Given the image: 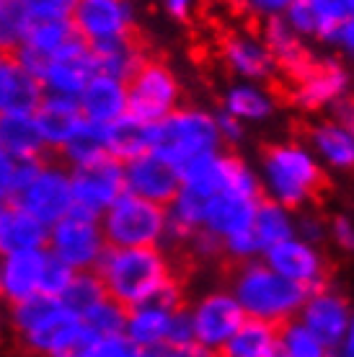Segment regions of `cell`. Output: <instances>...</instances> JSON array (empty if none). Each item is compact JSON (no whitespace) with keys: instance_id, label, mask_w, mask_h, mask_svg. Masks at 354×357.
Wrapping results in <instances>:
<instances>
[{"instance_id":"cell-13","label":"cell","mask_w":354,"mask_h":357,"mask_svg":"<svg viewBox=\"0 0 354 357\" xmlns=\"http://www.w3.org/2000/svg\"><path fill=\"white\" fill-rule=\"evenodd\" d=\"M75 34L86 45H101L134 31V10L130 0H78L70 13Z\"/></svg>"},{"instance_id":"cell-8","label":"cell","mask_w":354,"mask_h":357,"mask_svg":"<svg viewBox=\"0 0 354 357\" xmlns=\"http://www.w3.org/2000/svg\"><path fill=\"white\" fill-rule=\"evenodd\" d=\"M178 98H181V86L176 73L151 54L127 81V114L137 116L148 125H155L166 119L174 109H178Z\"/></svg>"},{"instance_id":"cell-18","label":"cell","mask_w":354,"mask_h":357,"mask_svg":"<svg viewBox=\"0 0 354 357\" xmlns=\"http://www.w3.org/2000/svg\"><path fill=\"white\" fill-rule=\"evenodd\" d=\"M354 0H293L284 10V21L298 36L323 42L331 31L352 21Z\"/></svg>"},{"instance_id":"cell-33","label":"cell","mask_w":354,"mask_h":357,"mask_svg":"<svg viewBox=\"0 0 354 357\" xmlns=\"http://www.w3.org/2000/svg\"><path fill=\"white\" fill-rule=\"evenodd\" d=\"M251 233H254V241L259 246V254H264L275 243L295 236L293 210H287V207H282L279 202L269 199V197H261L256 202V210H254Z\"/></svg>"},{"instance_id":"cell-44","label":"cell","mask_w":354,"mask_h":357,"mask_svg":"<svg viewBox=\"0 0 354 357\" xmlns=\"http://www.w3.org/2000/svg\"><path fill=\"white\" fill-rule=\"evenodd\" d=\"M293 0H240V6L246 10L248 16L254 18H277L284 16V10Z\"/></svg>"},{"instance_id":"cell-30","label":"cell","mask_w":354,"mask_h":357,"mask_svg":"<svg viewBox=\"0 0 354 357\" xmlns=\"http://www.w3.org/2000/svg\"><path fill=\"white\" fill-rule=\"evenodd\" d=\"M310 145L313 155L331 166V169H352L354 163V135L349 122L341 119H326L310 130Z\"/></svg>"},{"instance_id":"cell-35","label":"cell","mask_w":354,"mask_h":357,"mask_svg":"<svg viewBox=\"0 0 354 357\" xmlns=\"http://www.w3.org/2000/svg\"><path fill=\"white\" fill-rule=\"evenodd\" d=\"M60 153L62 158L70 163V169H83V166H91V163L107 158V127L83 119L78 130L72 132L70 140L62 145Z\"/></svg>"},{"instance_id":"cell-25","label":"cell","mask_w":354,"mask_h":357,"mask_svg":"<svg viewBox=\"0 0 354 357\" xmlns=\"http://www.w3.org/2000/svg\"><path fill=\"white\" fill-rule=\"evenodd\" d=\"M45 91L34 75L21 68L13 54H0V114L6 112H26L31 114Z\"/></svg>"},{"instance_id":"cell-37","label":"cell","mask_w":354,"mask_h":357,"mask_svg":"<svg viewBox=\"0 0 354 357\" xmlns=\"http://www.w3.org/2000/svg\"><path fill=\"white\" fill-rule=\"evenodd\" d=\"M107 298V290H104V282L101 277L96 275V269L91 272H75L70 280V285L65 287V293L60 295V303L65 308H70L75 316H83V313L93 308L98 301Z\"/></svg>"},{"instance_id":"cell-5","label":"cell","mask_w":354,"mask_h":357,"mask_svg":"<svg viewBox=\"0 0 354 357\" xmlns=\"http://www.w3.org/2000/svg\"><path fill=\"white\" fill-rule=\"evenodd\" d=\"M109 249H140L160 246L169 233L166 207L124 192L98 218Z\"/></svg>"},{"instance_id":"cell-52","label":"cell","mask_w":354,"mask_h":357,"mask_svg":"<svg viewBox=\"0 0 354 357\" xmlns=\"http://www.w3.org/2000/svg\"><path fill=\"white\" fill-rule=\"evenodd\" d=\"M137 357H169L166 349H148V352H140Z\"/></svg>"},{"instance_id":"cell-9","label":"cell","mask_w":354,"mask_h":357,"mask_svg":"<svg viewBox=\"0 0 354 357\" xmlns=\"http://www.w3.org/2000/svg\"><path fill=\"white\" fill-rule=\"evenodd\" d=\"M47 246L54 259L68 264L72 272H91L98 267V261L109 249L104 233L98 225V218L88 213L72 210L62 220L49 225Z\"/></svg>"},{"instance_id":"cell-20","label":"cell","mask_w":354,"mask_h":357,"mask_svg":"<svg viewBox=\"0 0 354 357\" xmlns=\"http://www.w3.org/2000/svg\"><path fill=\"white\" fill-rule=\"evenodd\" d=\"M222 63L246 81H269L277 75V65L261 36L246 31H233L222 39Z\"/></svg>"},{"instance_id":"cell-42","label":"cell","mask_w":354,"mask_h":357,"mask_svg":"<svg viewBox=\"0 0 354 357\" xmlns=\"http://www.w3.org/2000/svg\"><path fill=\"white\" fill-rule=\"evenodd\" d=\"M137 355H140V349L134 347L124 334L98 337L88 352V357H137Z\"/></svg>"},{"instance_id":"cell-4","label":"cell","mask_w":354,"mask_h":357,"mask_svg":"<svg viewBox=\"0 0 354 357\" xmlns=\"http://www.w3.org/2000/svg\"><path fill=\"white\" fill-rule=\"evenodd\" d=\"M21 210L34 215L47 228L72 213V184L70 171L47 161H16L13 174V199Z\"/></svg>"},{"instance_id":"cell-24","label":"cell","mask_w":354,"mask_h":357,"mask_svg":"<svg viewBox=\"0 0 354 357\" xmlns=\"http://www.w3.org/2000/svg\"><path fill=\"white\" fill-rule=\"evenodd\" d=\"M31 114L47 151H62V145L70 140L72 132L83 122L78 101L68 96H54V93H45Z\"/></svg>"},{"instance_id":"cell-10","label":"cell","mask_w":354,"mask_h":357,"mask_svg":"<svg viewBox=\"0 0 354 357\" xmlns=\"http://www.w3.org/2000/svg\"><path fill=\"white\" fill-rule=\"evenodd\" d=\"M192 331H194V344L204 355H220L222 347L228 344L233 331L238 329L246 313L240 311L238 301L228 290H213L202 295L192 308Z\"/></svg>"},{"instance_id":"cell-28","label":"cell","mask_w":354,"mask_h":357,"mask_svg":"<svg viewBox=\"0 0 354 357\" xmlns=\"http://www.w3.org/2000/svg\"><path fill=\"white\" fill-rule=\"evenodd\" d=\"M0 151L13 161H36L45 158V143L36 130L34 114L26 112H6L0 114Z\"/></svg>"},{"instance_id":"cell-43","label":"cell","mask_w":354,"mask_h":357,"mask_svg":"<svg viewBox=\"0 0 354 357\" xmlns=\"http://www.w3.org/2000/svg\"><path fill=\"white\" fill-rule=\"evenodd\" d=\"M78 0H26L31 21L36 18H70Z\"/></svg>"},{"instance_id":"cell-17","label":"cell","mask_w":354,"mask_h":357,"mask_svg":"<svg viewBox=\"0 0 354 357\" xmlns=\"http://www.w3.org/2000/svg\"><path fill=\"white\" fill-rule=\"evenodd\" d=\"M96 75V65H93V54L91 47L83 39H75L72 45H68L62 52H57L47 63V68L39 75V86L45 93H54V96H68L78 98L83 86Z\"/></svg>"},{"instance_id":"cell-6","label":"cell","mask_w":354,"mask_h":357,"mask_svg":"<svg viewBox=\"0 0 354 357\" xmlns=\"http://www.w3.org/2000/svg\"><path fill=\"white\" fill-rule=\"evenodd\" d=\"M10 321L26 349L42 357H52L75 337L83 326L78 316L65 308L57 298L34 295L10 305Z\"/></svg>"},{"instance_id":"cell-38","label":"cell","mask_w":354,"mask_h":357,"mask_svg":"<svg viewBox=\"0 0 354 357\" xmlns=\"http://www.w3.org/2000/svg\"><path fill=\"white\" fill-rule=\"evenodd\" d=\"M279 357H328V347L293 319L279 326Z\"/></svg>"},{"instance_id":"cell-11","label":"cell","mask_w":354,"mask_h":357,"mask_svg":"<svg viewBox=\"0 0 354 357\" xmlns=\"http://www.w3.org/2000/svg\"><path fill=\"white\" fill-rule=\"evenodd\" d=\"M264 264L284 280L305 287L308 293L328 285V277H331V261L326 254L316 243L302 241L298 236H290L275 243L272 249H266Z\"/></svg>"},{"instance_id":"cell-41","label":"cell","mask_w":354,"mask_h":357,"mask_svg":"<svg viewBox=\"0 0 354 357\" xmlns=\"http://www.w3.org/2000/svg\"><path fill=\"white\" fill-rule=\"evenodd\" d=\"M166 347H169V349L197 347V344H194V331H192V319H189V308H178V311H174V316H171Z\"/></svg>"},{"instance_id":"cell-14","label":"cell","mask_w":354,"mask_h":357,"mask_svg":"<svg viewBox=\"0 0 354 357\" xmlns=\"http://www.w3.org/2000/svg\"><path fill=\"white\" fill-rule=\"evenodd\" d=\"M122 169L124 192L158 202L163 207L169 205L181 189V169L155 151H148L132 158V161L122 163Z\"/></svg>"},{"instance_id":"cell-29","label":"cell","mask_w":354,"mask_h":357,"mask_svg":"<svg viewBox=\"0 0 354 357\" xmlns=\"http://www.w3.org/2000/svg\"><path fill=\"white\" fill-rule=\"evenodd\" d=\"M174 311L160 308L153 303H142L134 308H127V321H124V337L132 342L140 352L148 349H163L169 340V326Z\"/></svg>"},{"instance_id":"cell-15","label":"cell","mask_w":354,"mask_h":357,"mask_svg":"<svg viewBox=\"0 0 354 357\" xmlns=\"http://www.w3.org/2000/svg\"><path fill=\"white\" fill-rule=\"evenodd\" d=\"M349 91V73L339 60H313L300 78L290 83V98L302 112H321V109L341 104Z\"/></svg>"},{"instance_id":"cell-27","label":"cell","mask_w":354,"mask_h":357,"mask_svg":"<svg viewBox=\"0 0 354 357\" xmlns=\"http://www.w3.org/2000/svg\"><path fill=\"white\" fill-rule=\"evenodd\" d=\"M91 54H93V65L96 73L101 75H111L116 81H130L132 73L140 68V63L148 57L145 45L137 39V31L119 39H109L101 45H91Z\"/></svg>"},{"instance_id":"cell-1","label":"cell","mask_w":354,"mask_h":357,"mask_svg":"<svg viewBox=\"0 0 354 357\" xmlns=\"http://www.w3.org/2000/svg\"><path fill=\"white\" fill-rule=\"evenodd\" d=\"M96 275L101 277L109 298L124 308L148 303L171 277H176L160 246L107 249L98 261Z\"/></svg>"},{"instance_id":"cell-49","label":"cell","mask_w":354,"mask_h":357,"mask_svg":"<svg viewBox=\"0 0 354 357\" xmlns=\"http://www.w3.org/2000/svg\"><path fill=\"white\" fill-rule=\"evenodd\" d=\"M331 236H334V241L341 246V249H352V243H354V233H352V220L346 218V215H337L334 220H331Z\"/></svg>"},{"instance_id":"cell-16","label":"cell","mask_w":354,"mask_h":357,"mask_svg":"<svg viewBox=\"0 0 354 357\" xmlns=\"http://www.w3.org/2000/svg\"><path fill=\"white\" fill-rule=\"evenodd\" d=\"M298 321L310 329L328 349L337 347L339 342L352 334V311L346 298L328 285L310 290L302 303Z\"/></svg>"},{"instance_id":"cell-12","label":"cell","mask_w":354,"mask_h":357,"mask_svg":"<svg viewBox=\"0 0 354 357\" xmlns=\"http://www.w3.org/2000/svg\"><path fill=\"white\" fill-rule=\"evenodd\" d=\"M72 184V210L88 213L93 218H101L116 197L124 195V169L122 163L107 155L101 161L83 166V169H70Z\"/></svg>"},{"instance_id":"cell-22","label":"cell","mask_w":354,"mask_h":357,"mask_svg":"<svg viewBox=\"0 0 354 357\" xmlns=\"http://www.w3.org/2000/svg\"><path fill=\"white\" fill-rule=\"evenodd\" d=\"M78 109L86 122L107 127L127 114V83L96 73L78 93Z\"/></svg>"},{"instance_id":"cell-3","label":"cell","mask_w":354,"mask_h":357,"mask_svg":"<svg viewBox=\"0 0 354 357\" xmlns=\"http://www.w3.org/2000/svg\"><path fill=\"white\" fill-rule=\"evenodd\" d=\"M231 280V293L238 301L240 311L246 313V319L269 321L275 326L298 319V313L308 298L305 287L279 277L275 269H269L259 259L236 264Z\"/></svg>"},{"instance_id":"cell-51","label":"cell","mask_w":354,"mask_h":357,"mask_svg":"<svg viewBox=\"0 0 354 357\" xmlns=\"http://www.w3.org/2000/svg\"><path fill=\"white\" fill-rule=\"evenodd\" d=\"M328 357H354V337H344V340L339 342L337 347L328 349Z\"/></svg>"},{"instance_id":"cell-48","label":"cell","mask_w":354,"mask_h":357,"mask_svg":"<svg viewBox=\"0 0 354 357\" xmlns=\"http://www.w3.org/2000/svg\"><path fill=\"white\" fill-rule=\"evenodd\" d=\"M215 122H217V132H220L222 145H225V143L233 145V143H238L240 137H243V122L233 119L231 114L220 112V114H215Z\"/></svg>"},{"instance_id":"cell-2","label":"cell","mask_w":354,"mask_h":357,"mask_svg":"<svg viewBox=\"0 0 354 357\" xmlns=\"http://www.w3.org/2000/svg\"><path fill=\"white\" fill-rule=\"evenodd\" d=\"M261 174L269 199L287 210L316 205L328 187L318 158L300 143H275L261 151Z\"/></svg>"},{"instance_id":"cell-19","label":"cell","mask_w":354,"mask_h":357,"mask_svg":"<svg viewBox=\"0 0 354 357\" xmlns=\"http://www.w3.org/2000/svg\"><path fill=\"white\" fill-rule=\"evenodd\" d=\"M261 197L236 195V192L210 197L207 205H204L202 228L199 231L215 236L220 243H225L228 238H236L240 233L251 231L254 210H256V202Z\"/></svg>"},{"instance_id":"cell-45","label":"cell","mask_w":354,"mask_h":357,"mask_svg":"<svg viewBox=\"0 0 354 357\" xmlns=\"http://www.w3.org/2000/svg\"><path fill=\"white\" fill-rule=\"evenodd\" d=\"M98 337L93 334V331H88L86 326H80V331L72 337L68 344L62 349H57L52 357H88L91 347H93V342H96Z\"/></svg>"},{"instance_id":"cell-21","label":"cell","mask_w":354,"mask_h":357,"mask_svg":"<svg viewBox=\"0 0 354 357\" xmlns=\"http://www.w3.org/2000/svg\"><path fill=\"white\" fill-rule=\"evenodd\" d=\"M47 261L45 249L16 251L0 259V295L10 305L29 301L39 295V282H42V269Z\"/></svg>"},{"instance_id":"cell-40","label":"cell","mask_w":354,"mask_h":357,"mask_svg":"<svg viewBox=\"0 0 354 357\" xmlns=\"http://www.w3.org/2000/svg\"><path fill=\"white\" fill-rule=\"evenodd\" d=\"M72 272L68 264H62L60 259H54L52 254L47 251V261H45V269H42V282H39V295H47V298H57L60 301V295L65 293V287L70 285L72 280Z\"/></svg>"},{"instance_id":"cell-26","label":"cell","mask_w":354,"mask_h":357,"mask_svg":"<svg viewBox=\"0 0 354 357\" xmlns=\"http://www.w3.org/2000/svg\"><path fill=\"white\" fill-rule=\"evenodd\" d=\"M47 233L49 228L26 210H21L16 202L0 205V259L16 251L45 249Z\"/></svg>"},{"instance_id":"cell-53","label":"cell","mask_w":354,"mask_h":357,"mask_svg":"<svg viewBox=\"0 0 354 357\" xmlns=\"http://www.w3.org/2000/svg\"><path fill=\"white\" fill-rule=\"evenodd\" d=\"M207 357H215V355H207Z\"/></svg>"},{"instance_id":"cell-36","label":"cell","mask_w":354,"mask_h":357,"mask_svg":"<svg viewBox=\"0 0 354 357\" xmlns=\"http://www.w3.org/2000/svg\"><path fill=\"white\" fill-rule=\"evenodd\" d=\"M31 26L26 0H0V54H13Z\"/></svg>"},{"instance_id":"cell-50","label":"cell","mask_w":354,"mask_h":357,"mask_svg":"<svg viewBox=\"0 0 354 357\" xmlns=\"http://www.w3.org/2000/svg\"><path fill=\"white\" fill-rule=\"evenodd\" d=\"M197 0H163V8L169 10L171 18L176 21H189L192 13H194Z\"/></svg>"},{"instance_id":"cell-39","label":"cell","mask_w":354,"mask_h":357,"mask_svg":"<svg viewBox=\"0 0 354 357\" xmlns=\"http://www.w3.org/2000/svg\"><path fill=\"white\" fill-rule=\"evenodd\" d=\"M80 321L88 331H93L96 337H114V334H124V321H127V308L119 305L111 298L98 301L93 308L80 316Z\"/></svg>"},{"instance_id":"cell-7","label":"cell","mask_w":354,"mask_h":357,"mask_svg":"<svg viewBox=\"0 0 354 357\" xmlns=\"http://www.w3.org/2000/svg\"><path fill=\"white\" fill-rule=\"evenodd\" d=\"M222 148L215 114L204 109H174L166 119L153 125V151L166 155L181 169L184 163L217 153Z\"/></svg>"},{"instance_id":"cell-34","label":"cell","mask_w":354,"mask_h":357,"mask_svg":"<svg viewBox=\"0 0 354 357\" xmlns=\"http://www.w3.org/2000/svg\"><path fill=\"white\" fill-rule=\"evenodd\" d=\"M275 107V96L254 83H238L222 96V112L238 122H261L266 116H272Z\"/></svg>"},{"instance_id":"cell-31","label":"cell","mask_w":354,"mask_h":357,"mask_svg":"<svg viewBox=\"0 0 354 357\" xmlns=\"http://www.w3.org/2000/svg\"><path fill=\"white\" fill-rule=\"evenodd\" d=\"M222 357H279V326L259 319H243L233 331Z\"/></svg>"},{"instance_id":"cell-32","label":"cell","mask_w":354,"mask_h":357,"mask_svg":"<svg viewBox=\"0 0 354 357\" xmlns=\"http://www.w3.org/2000/svg\"><path fill=\"white\" fill-rule=\"evenodd\" d=\"M107 148L109 155L119 163H127L153 151V125L142 122L132 114L119 116L116 122L107 125Z\"/></svg>"},{"instance_id":"cell-23","label":"cell","mask_w":354,"mask_h":357,"mask_svg":"<svg viewBox=\"0 0 354 357\" xmlns=\"http://www.w3.org/2000/svg\"><path fill=\"white\" fill-rule=\"evenodd\" d=\"M261 42L266 45L269 54H272L277 73H284L290 83L295 78H300L302 73L313 65V60H316L308 47H305V42H302V36L295 34L282 16L266 18L264 31H261Z\"/></svg>"},{"instance_id":"cell-47","label":"cell","mask_w":354,"mask_h":357,"mask_svg":"<svg viewBox=\"0 0 354 357\" xmlns=\"http://www.w3.org/2000/svg\"><path fill=\"white\" fill-rule=\"evenodd\" d=\"M13 174H16V161L0 151V205L13 199Z\"/></svg>"},{"instance_id":"cell-46","label":"cell","mask_w":354,"mask_h":357,"mask_svg":"<svg viewBox=\"0 0 354 357\" xmlns=\"http://www.w3.org/2000/svg\"><path fill=\"white\" fill-rule=\"evenodd\" d=\"M295 236L298 238H302V241H310L318 246L323 238H326V225H323V220H321L318 215H302V220L298 223L295 220Z\"/></svg>"}]
</instances>
